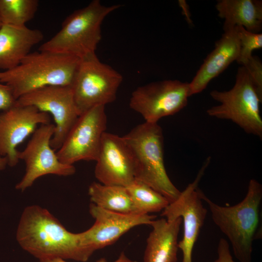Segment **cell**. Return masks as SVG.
<instances>
[{"instance_id":"6da1fadb","label":"cell","mask_w":262,"mask_h":262,"mask_svg":"<svg viewBox=\"0 0 262 262\" xmlns=\"http://www.w3.org/2000/svg\"><path fill=\"white\" fill-rule=\"evenodd\" d=\"M20 246L39 261L55 258L86 262L92 254L82 245L79 233L66 228L48 210L27 207L17 227Z\"/></svg>"},{"instance_id":"7a4b0ae2","label":"cell","mask_w":262,"mask_h":262,"mask_svg":"<svg viewBox=\"0 0 262 262\" xmlns=\"http://www.w3.org/2000/svg\"><path fill=\"white\" fill-rule=\"evenodd\" d=\"M200 196L208 205L213 221L229 239L235 258L240 262H252L253 241L262 237V184L250 180L245 198L231 206L216 204L201 190Z\"/></svg>"},{"instance_id":"3957f363","label":"cell","mask_w":262,"mask_h":262,"mask_svg":"<svg viewBox=\"0 0 262 262\" xmlns=\"http://www.w3.org/2000/svg\"><path fill=\"white\" fill-rule=\"evenodd\" d=\"M81 59L48 51L30 52L14 68L0 71V83L8 86L17 100L48 86H71Z\"/></svg>"},{"instance_id":"277c9868","label":"cell","mask_w":262,"mask_h":262,"mask_svg":"<svg viewBox=\"0 0 262 262\" xmlns=\"http://www.w3.org/2000/svg\"><path fill=\"white\" fill-rule=\"evenodd\" d=\"M132 154L135 179L164 196L169 203L181 192L170 180L164 164V135L158 123L145 122L122 136Z\"/></svg>"},{"instance_id":"5b68a950","label":"cell","mask_w":262,"mask_h":262,"mask_svg":"<svg viewBox=\"0 0 262 262\" xmlns=\"http://www.w3.org/2000/svg\"><path fill=\"white\" fill-rule=\"evenodd\" d=\"M120 4L103 5L94 0L78 9L64 20L60 30L44 43L39 50L66 54L82 59L96 54L101 39V24L111 13Z\"/></svg>"},{"instance_id":"8992f818","label":"cell","mask_w":262,"mask_h":262,"mask_svg":"<svg viewBox=\"0 0 262 262\" xmlns=\"http://www.w3.org/2000/svg\"><path fill=\"white\" fill-rule=\"evenodd\" d=\"M211 97L219 102L207 110L213 117L229 120L247 133L262 138V118L260 115L259 98L246 68L242 66L237 70L235 82L228 90H213Z\"/></svg>"},{"instance_id":"52a82bcc","label":"cell","mask_w":262,"mask_h":262,"mask_svg":"<svg viewBox=\"0 0 262 262\" xmlns=\"http://www.w3.org/2000/svg\"><path fill=\"white\" fill-rule=\"evenodd\" d=\"M122 75L101 62L96 54L81 59L71 86L80 115L98 105L113 102Z\"/></svg>"},{"instance_id":"ba28073f","label":"cell","mask_w":262,"mask_h":262,"mask_svg":"<svg viewBox=\"0 0 262 262\" xmlns=\"http://www.w3.org/2000/svg\"><path fill=\"white\" fill-rule=\"evenodd\" d=\"M190 96L189 83L166 80L137 87L131 93L129 105L145 122L158 123L186 107Z\"/></svg>"},{"instance_id":"9c48e42d","label":"cell","mask_w":262,"mask_h":262,"mask_svg":"<svg viewBox=\"0 0 262 262\" xmlns=\"http://www.w3.org/2000/svg\"><path fill=\"white\" fill-rule=\"evenodd\" d=\"M107 116L105 106H96L77 118L56 153L63 164L73 165L79 161L97 160Z\"/></svg>"},{"instance_id":"30bf717a","label":"cell","mask_w":262,"mask_h":262,"mask_svg":"<svg viewBox=\"0 0 262 262\" xmlns=\"http://www.w3.org/2000/svg\"><path fill=\"white\" fill-rule=\"evenodd\" d=\"M54 131V124L41 125L34 131L25 148L18 151V158L24 162L26 168L23 178L16 185V189L24 191L45 175L68 176L75 173L73 165L61 163L50 146Z\"/></svg>"},{"instance_id":"8fae6325","label":"cell","mask_w":262,"mask_h":262,"mask_svg":"<svg viewBox=\"0 0 262 262\" xmlns=\"http://www.w3.org/2000/svg\"><path fill=\"white\" fill-rule=\"evenodd\" d=\"M211 162L208 157L195 180L181 192L179 197L169 203L161 215L167 220L181 217L183 224V235L178 242V248L182 253V262H192V252L203 225L207 211L204 207L198 183Z\"/></svg>"},{"instance_id":"7c38bea8","label":"cell","mask_w":262,"mask_h":262,"mask_svg":"<svg viewBox=\"0 0 262 262\" xmlns=\"http://www.w3.org/2000/svg\"><path fill=\"white\" fill-rule=\"evenodd\" d=\"M16 101L21 105L33 106L53 116L55 131L50 146L54 150L60 148L80 115L71 86H45L20 97Z\"/></svg>"},{"instance_id":"4fadbf2b","label":"cell","mask_w":262,"mask_h":262,"mask_svg":"<svg viewBox=\"0 0 262 262\" xmlns=\"http://www.w3.org/2000/svg\"><path fill=\"white\" fill-rule=\"evenodd\" d=\"M89 213L95 222L91 227L79 234L82 245L92 255L95 251L113 244L134 227L150 225L156 217L149 214L113 212L92 203Z\"/></svg>"},{"instance_id":"5bb4252c","label":"cell","mask_w":262,"mask_h":262,"mask_svg":"<svg viewBox=\"0 0 262 262\" xmlns=\"http://www.w3.org/2000/svg\"><path fill=\"white\" fill-rule=\"evenodd\" d=\"M50 123L47 113L33 106L23 105L16 101L0 113V156L8 159V165L16 166L19 160L16 147L34 132L38 124Z\"/></svg>"},{"instance_id":"9a60e30c","label":"cell","mask_w":262,"mask_h":262,"mask_svg":"<svg viewBox=\"0 0 262 262\" xmlns=\"http://www.w3.org/2000/svg\"><path fill=\"white\" fill-rule=\"evenodd\" d=\"M96 161L95 176L101 184L126 187L135 179L133 157L122 137L105 132Z\"/></svg>"},{"instance_id":"2e32d148","label":"cell","mask_w":262,"mask_h":262,"mask_svg":"<svg viewBox=\"0 0 262 262\" xmlns=\"http://www.w3.org/2000/svg\"><path fill=\"white\" fill-rule=\"evenodd\" d=\"M239 41L235 27L224 32L215 44L214 49L204 60L196 75L189 83L190 95L202 92L209 82L218 76L239 54Z\"/></svg>"},{"instance_id":"e0dca14e","label":"cell","mask_w":262,"mask_h":262,"mask_svg":"<svg viewBox=\"0 0 262 262\" xmlns=\"http://www.w3.org/2000/svg\"><path fill=\"white\" fill-rule=\"evenodd\" d=\"M43 38L42 32L38 29L2 24L0 28V69L4 71L16 66Z\"/></svg>"},{"instance_id":"ac0fdd59","label":"cell","mask_w":262,"mask_h":262,"mask_svg":"<svg viewBox=\"0 0 262 262\" xmlns=\"http://www.w3.org/2000/svg\"><path fill=\"white\" fill-rule=\"evenodd\" d=\"M181 217L172 220L164 218L154 220L147 239L143 262H176L178 235Z\"/></svg>"},{"instance_id":"d6986e66","label":"cell","mask_w":262,"mask_h":262,"mask_svg":"<svg viewBox=\"0 0 262 262\" xmlns=\"http://www.w3.org/2000/svg\"><path fill=\"white\" fill-rule=\"evenodd\" d=\"M215 7L224 19V31L240 26L253 33L262 29V1L260 0H220Z\"/></svg>"},{"instance_id":"ffe728a7","label":"cell","mask_w":262,"mask_h":262,"mask_svg":"<svg viewBox=\"0 0 262 262\" xmlns=\"http://www.w3.org/2000/svg\"><path fill=\"white\" fill-rule=\"evenodd\" d=\"M88 195L92 203L104 210L121 213H135L125 187L93 182L89 186Z\"/></svg>"},{"instance_id":"44dd1931","label":"cell","mask_w":262,"mask_h":262,"mask_svg":"<svg viewBox=\"0 0 262 262\" xmlns=\"http://www.w3.org/2000/svg\"><path fill=\"white\" fill-rule=\"evenodd\" d=\"M126 188L136 213L149 214L163 211L169 204L163 195L135 179Z\"/></svg>"},{"instance_id":"7402d4cb","label":"cell","mask_w":262,"mask_h":262,"mask_svg":"<svg viewBox=\"0 0 262 262\" xmlns=\"http://www.w3.org/2000/svg\"><path fill=\"white\" fill-rule=\"evenodd\" d=\"M37 0H0V18L2 24L25 26L34 16Z\"/></svg>"},{"instance_id":"603a6c76","label":"cell","mask_w":262,"mask_h":262,"mask_svg":"<svg viewBox=\"0 0 262 262\" xmlns=\"http://www.w3.org/2000/svg\"><path fill=\"white\" fill-rule=\"evenodd\" d=\"M235 28L240 45L239 54L236 61L244 66L252 57L253 51L262 48V33L249 32L240 26Z\"/></svg>"},{"instance_id":"cb8c5ba5","label":"cell","mask_w":262,"mask_h":262,"mask_svg":"<svg viewBox=\"0 0 262 262\" xmlns=\"http://www.w3.org/2000/svg\"><path fill=\"white\" fill-rule=\"evenodd\" d=\"M247 70L254 87L259 97L262 99V63L256 56L252 57L243 66Z\"/></svg>"},{"instance_id":"d4e9b609","label":"cell","mask_w":262,"mask_h":262,"mask_svg":"<svg viewBox=\"0 0 262 262\" xmlns=\"http://www.w3.org/2000/svg\"><path fill=\"white\" fill-rule=\"evenodd\" d=\"M16 101L11 89L7 85L0 83V111L9 109Z\"/></svg>"},{"instance_id":"484cf974","label":"cell","mask_w":262,"mask_h":262,"mask_svg":"<svg viewBox=\"0 0 262 262\" xmlns=\"http://www.w3.org/2000/svg\"><path fill=\"white\" fill-rule=\"evenodd\" d=\"M217 258L214 262H235L231 254L228 242L220 239L217 246Z\"/></svg>"},{"instance_id":"4316f807","label":"cell","mask_w":262,"mask_h":262,"mask_svg":"<svg viewBox=\"0 0 262 262\" xmlns=\"http://www.w3.org/2000/svg\"><path fill=\"white\" fill-rule=\"evenodd\" d=\"M39 262H67L66 260L55 258L39 261ZM97 262H107L104 258L99 259ZM112 262H135L126 256L124 252L121 253L118 258Z\"/></svg>"},{"instance_id":"83f0119b","label":"cell","mask_w":262,"mask_h":262,"mask_svg":"<svg viewBox=\"0 0 262 262\" xmlns=\"http://www.w3.org/2000/svg\"><path fill=\"white\" fill-rule=\"evenodd\" d=\"M8 165V159L5 157L0 156V170L4 169Z\"/></svg>"},{"instance_id":"f1b7e54d","label":"cell","mask_w":262,"mask_h":262,"mask_svg":"<svg viewBox=\"0 0 262 262\" xmlns=\"http://www.w3.org/2000/svg\"><path fill=\"white\" fill-rule=\"evenodd\" d=\"M2 22H1V19H0V28L1 27V26H2Z\"/></svg>"}]
</instances>
